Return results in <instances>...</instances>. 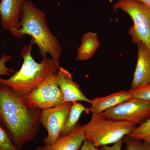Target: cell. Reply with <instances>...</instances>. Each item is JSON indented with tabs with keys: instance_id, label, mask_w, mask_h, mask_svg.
Instances as JSON below:
<instances>
[{
	"instance_id": "cell-22",
	"label": "cell",
	"mask_w": 150,
	"mask_h": 150,
	"mask_svg": "<svg viewBox=\"0 0 150 150\" xmlns=\"http://www.w3.org/2000/svg\"><path fill=\"white\" fill-rule=\"evenodd\" d=\"M80 150H99V149L95 146L88 140L86 139Z\"/></svg>"
},
{
	"instance_id": "cell-7",
	"label": "cell",
	"mask_w": 150,
	"mask_h": 150,
	"mask_svg": "<svg viewBox=\"0 0 150 150\" xmlns=\"http://www.w3.org/2000/svg\"><path fill=\"white\" fill-rule=\"evenodd\" d=\"M57 74L51 75L37 88L27 95L25 97L27 102L41 110L65 103L64 96L56 81Z\"/></svg>"
},
{
	"instance_id": "cell-20",
	"label": "cell",
	"mask_w": 150,
	"mask_h": 150,
	"mask_svg": "<svg viewBox=\"0 0 150 150\" xmlns=\"http://www.w3.org/2000/svg\"><path fill=\"white\" fill-rule=\"evenodd\" d=\"M11 56L4 53L0 59V77L3 76H11L14 72L13 69L7 67V62L11 61Z\"/></svg>"
},
{
	"instance_id": "cell-9",
	"label": "cell",
	"mask_w": 150,
	"mask_h": 150,
	"mask_svg": "<svg viewBox=\"0 0 150 150\" xmlns=\"http://www.w3.org/2000/svg\"><path fill=\"white\" fill-rule=\"evenodd\" d=\"M25 0H1L0 2V21L3 28L16 38L21 28L20 16Z\"/></svg>"
},
{
	"instance_id": "cell-17",
	"label": "cell",
	"mask_w": 150,
	"mask_h": 150,
	"mask_svg": "<svg viewBox=\"0 0 150 150\" xmlns=\"http://www.w3.org/2000/svg\"><path fill=\"white\" fill-rule=\"evenodd\" d=\"M124 150H150V141H142L126 136L123 138Z\"/></svg>"
},
{
	"instance_id": "cell-10",
	"label": "cell",
	"mask_w": 150,
	"mask_h": 150,
	"mask_svg": "<svg viewBox=\"0 0 150 150\" xmlns=\"http://www.w3.org/2000/svg\"><path fill=\"white\" fill-rule=\"evenodd\" d=\"M56 79L57 83L64 96L65 102L82 101L91 103V100L83 94L79 86L73 80L71 74L69 71L60 67Z\"/></svg>"
},
{
	"instance_id": "cell-18",
	"label": "cell",
	"mask_w": 150,
	"mask_h": 150,
	"mask_svg": "<svg viewBox=\"0 0 150 150\" xmlns=\"http://www.w3.org/2000/svg\"><path fill=\"white\" fill-rule=\"evenodd\" d=\"M0 150H18L13 144L6 131L1 126Z\"/></svg>"
},
{
	"instance_id": "cell-6",
	"label": "cell",
	"mask_w": 150,
	"mask_h": 150,
	"mask_svg": "<svg viewBox=\"0 0 150 150\" xmlns=\"http://www.w3.org/2000/svg\"><path fill=\"white\" fill-rule=\"evenodd\" d=\"M105 118L139 125L150 118V102L132 98L100 113Z\"/></svg>"
},
{
	"instance_id": "cell-11",
	"label": "cell",
	"mask_w": 150,
	"mask_h": 150,
	"mask_svg": "<svg viewBox=\"0 0 150 150\" xmlns=\"http://www.w3.org/2000/svg\"><path fill=\"white\" fill-rule=\"evenodd\" d=\"M138 60L130 90L140 88L150 83V53L143 42L137 44Z\"/></svg>"
},
{
	"instance_id": "cell-15",
	"label": "cell",
	"mask_w": 150,
	"mask_h": 150,
	"mask_svg": "<svg viewBox=\"0 0 150 150\" xmlns=\"http://www.w3.org/2000/svg\"><path fill=\"white\" fill-rule=\"evenodd\" d=\"M83 112L88 114L90 112V108L86 107L79 103H73L59 137L67 136L74 131L77 126L78 121L80 118L81 115Z\"/></svg>"
},
{
	"instance_id": "cell-3",
	"label": "cell",
	"mask_w": 150,
	"mask_h": 150,
	"mask_svg": "<svg viewBox=\"0 0 150 150\" xmlns=\"http://www.w3.org/2000/svg\"><path fill=\"white\" fill-rule=\"evenodd\" d=\"M25 45L21 51L23 63L21 68L8 79L0 77V83L10 88L17 95L25 98L37 88L47 78L58 73V69L50 58H43L40 63L35 62L32 56V46Z\"/></svg>"
},
{
	"instance_id": "cell-13",
	"label": "cell",
	"mask_w": 150,
	"mask_h": 150,
	"mask_svg": "<svg viewBox=\"0 0 150 150\" xmlns=\"http://www.w3.org/2000/svg\"><path fill=\"white\" fill-rule=\"evenodd\" d=\"M133 98L130 91H121L108 96L91 100L90 110L92 113L100 114L108 109Z\"/></svg>"
},
{
	"instance_id": "cell-2",
	"label": "cell",
	"mask_w": 150,
	"mask_h": 150,
	"mask_svg": "<svg viewBox=\"0 0 150 150\" xmlns=\"http://www.w3.org/2000/svg\"><path fill=\"white\" fill-rule=\"evenodd\" d=\"M20 23L19 38L25 35L31 36L30 43L37 45L40 56L46 58L49 54L59 70L61 67L59 59L62 47L58 38L47 25L46 13L31 1L25 0L21 13Z\"/></svg>"
},
{
	"instance_id": "cell-5",
	"label": "cell",
	"mask_w": 150,
	"mask_h": 150,
	"mask_svg": "<svg viewBox=\"0 0 150 150\" xmlns=\"http://www.w3.org/2000/svg\"><path fill=\"white\" fill-rule=\"evenodd\" d=\"M113 8L115 12L121 9L130 16L134 22L128 31L132 43L143 42L150 53V8L138 0H119Z\"/></svg>"
},
{
	"instance_id": "cell-19",
	"label": "cell",
	"mask_w": 150,
	"mask_h": 150,
	"mask_svg": "<svg viewBox=\"0 0 150 150\" xmlns=\"http://www.w3.org/2000/svg\"><path fill=\"white\" fill-rule=\"evenodd\" d=\"M133 98L150 102V83L135 90H129Z\"/></svg>"
},
{
	"instance_id": "cell-12",
	"label": "cell",
	"mask_w": 150,
	"mask_h": 150,
	"mask_svg": "<svg viewBox=\"0 0 150 150\" xmlns=\"http://www.w3.org/2000/svg\"><path fill=\"white\" fill-rule=\"evenodd\" d=\"M86 139L82 126L78 124L71 134L59 137L52 144L37 147L34 150H80Z\"/></svg>"
},
{
	"instance_id": "cell-16",
	"label": "cell",
	"mask_w": 150,
	"mask_h": 150,
	"mask_svg": "<svg viewBox=\"0 0 150 150\" xmlns=\"http://www.w3.org/2000/svg\"><path fill=\"white\" fill-rule=\"evenodd\" d=\"M127 136L141 141H150V118L136 127Z\"/></svg>"
},
{
	"instance_id": "cell-1",
	"label": "cell",
	"mask_w": 150,
	"mask_h": 150,
	"mask_svg": "<svg viewBox=\"0 0 150 150\" xmlns=\"http://www.w3.org/2000/svg\"><path fill=\"white\" fill-rule=\"evenodd\" d=\"M41 110L8 86L0 83V126L18 150L37 136L41 124Z\"/></svg>"
},
{
	"instance_id": "cell-23",
	"label": "cell",
	"mask_w": 150,
	"mask_h": 150,
	"mask_svg": "<svg viewBox=\"0 0 150 150\" xmlns=\"http://www.w3.org/2000/svg\"><path fill=\"white\" fill-rule=\"evenodd\" d=\"M138 1L142 2V3H144L145 5L150 8V0H138Z\"/></svg>"
},
{
	"instance_id": "cell-21",
	"label": "cell",
	"mask_w": 150,
	"mask_h": 150,
	"mask_svg": "<svg viewBox=\"0 0 150 150\" xmlns=\"http://www.w3.org/2000/svg\"><path fill=\"white\" fill-rule=\"evenodd\" d=\"M124 142L123 139L120 141L114 144L111 146H104L100 147L99 150H121L122 144Z\"/></svg>"
},
{
	"instance_id": "cell-14",
	"label": "cell",
	"mask_w": 150,
	"mask_h": 150,
	"mask_svg": "<svg viewBox=\"0 0 150 150\" xmlns=\"http://www.w3.org/2000/svg\"><path fill=\"white\" fill-rule=\"evenodd\" d=\"M100 42L96 33L87 32L81 38L80 45L77 51L76 60H88L95 54L99 47Z\"/></svg>"
},
{
	"instance_id": "cell-8",
	"label": "cell",
	"mask_w": 150,
	"mask_h": 150,
	"mask_svg": "<svg viewBox=\"0 0 150 150\" xmlns=\"http://www.w3.org/2000/svg\"><path fill=\"white\" fill-rule=\"evenodd\" d=\"M73 103L66 102L41 110L40 123L46 128L48 134L43 140L44 145L52 144L60 137Z\"/></svg>"
},
{
	"instance_id": "cell-4",
	"label": "cell",
	"mask_w": 150,
	"mask_h": 150,
	"mask_svg": "<svg viewBox=\"0 0 150 150\" xmlns=\"http://www.w3.org/2000/svg\"><path fill=\"white\" fill-rule=\"evenodd\" d=\"M82 127L86 139L98 148L123 139L136 126L125 121L108 119L100 114L92 113L90 121Z\"/></svg>"
}]
</instances>
